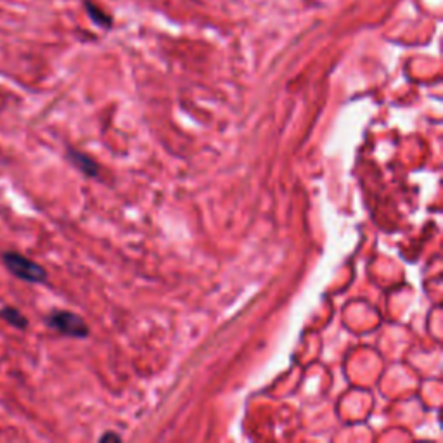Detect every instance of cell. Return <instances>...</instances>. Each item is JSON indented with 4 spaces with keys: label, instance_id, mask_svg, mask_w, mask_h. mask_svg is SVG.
<instances>
[{
    "label": "cell",
    "instance_id": "1",
    "mask_svg": "<svg viewBox=\"0 0 443 443\" xmlns=\"http://www.w3.org/2000/svg\"><path fill=\"white\" fill-rule=\"evenodd\" d=\"M2 262L6 269L13 274L14 277L21 279L25 282H32V284H42L47 281V270L40 265V263L33 262V260L23 257V255L14 253V251H7L2 255Z\"/></svg>",
    "mask_w": 443,
    "mask_h": 443
},
{
    "label": "cell",
    "instance_id": "2",
    "mask_svg": "<svg viewBox=\"0 0 443 443\" xmlns=\"http://www.w3.org/2000/svg\"><path fill=\"white\" fill-rule=\"evenodd\" d=\"M49 327L56 329L64 336L71 338H87L89 336V326L80 315L68 310H56L47 317Z\"/></svg>",
    "mask_w": 443,
    "mask_h": 443
},
{
    "label": "cell",
    "instance_id": "3",
    "mask_svg": "<svg viewBox=\"0 0 443 443\" xmlns=\"http://www.w3.org/2000/svg\"><path fill=\"white\" fill-rule=\"evenodd\" d=\"M68 159H70L80 171L89 175V177H95V175H97V165H95V162L87 154H83V152L70 149V151H68Z\"/></svg>",
    "mask_w": 443,
    "mask_h": 443
},
{
    "label": "cell",
    "instance_id": "4",
    "mask_svg": "<svg viewBox=\"0 0 443 443\" xmlns=\"http://www.w3.org/2000/svg\"><path fill=\"white\" fill-rule=\"evenodd\" d=\"M0 317H2L7 324L16 327V329H26V327H28V319L14 307L0 308Z\"/></svg>",
    "mask_w": 443,
    "mask_h": 443
},
{
    "label": "cell",
    "instance_id": "5",
    "mask_svg": "<svg viewBox=\"0 0 443 443\" xmlns=\"http://www.w3.org/2000/svg\"><path fill=\"white\" fill-rule=\"evenodd\" d=\"M83 4H85L87 13H89L90 19H92L95 25L102 26V28H111V26H113V18H111L109 14H106L101 7L94 6V4L89 2V0H85Z\"/></svg>",
    "mask_w": 443,
    "mask_h": 443
},
{
    "label": "cell",
    "instance_id": "6",
    "mask_svg": "<svg viewBox=\"0 0 443 443\" xmlns=\"http://www.w3.org/2000/svg\"><path fill=\"white\" fill-rule=\"evenodd\" d=\"M109 438H111V440H120V438H118L116 435H111V433H109V435H104V437H102L101 440L106 442V440H109Z\"/></svg>",
    "mask_w": 443,
    "mask_h": 443
}]
</instances>
